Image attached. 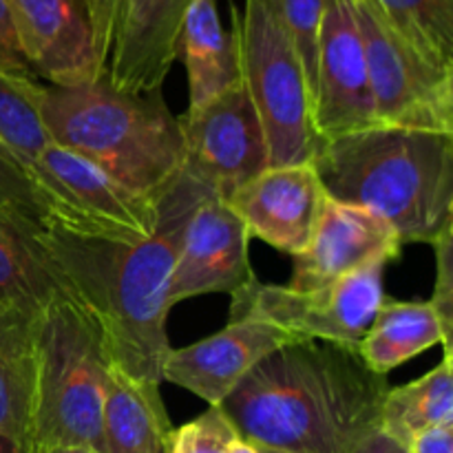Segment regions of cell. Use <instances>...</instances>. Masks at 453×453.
Listing matches in <instances>:
<instances>
[{
    "mask_svg": "<svg viewBox=\"0 0 453 453\" xmlns=\"http://www.w3.org/2000/svg\"><path fill=\"white\" fill-rule=\"evenodd\" d=\"M211 195L181 168L157 197V224L142 242L62 226L35 234L51 273L100 327L111 365L133 379L164 383L173 268L190 217Z\"/></svg>",
    "mask_w": 453,
    "mask_h": 453,
    "instance_id": "1",
    "label": "cell"
},
{
    "mask_svg": "<svg viewBox=\"0 0 453 453\" xmlns=\"http://www.w3.org/2000/svg\"><path fill=\"white\" fill-rule=\"evenodd\" d=\"M388 376L357 348L292 343L265 357L221 403L239 438L290 453H352L379 429Z\"/></svg>",
    "mask_w": 453,
    "mask_h": 453,
    "instance_id": "2",
    "label": "cell"
},
{
    "mask_svg": "<svg viewBox=\"0 0 453 453\" xmlns=\"http://www.w3.org/2000/svg\"><path fill=\"white\" fill-rule=\"evenodd\" d=\"M312 166L327 199L376 215L403 246L453 230V133L374 124L323 140Z\"/></svg>",
    "mask_w": 453,
    "mask_h": 453,
    "instance_id": "3",
    "label": "cell"
},
{
    "mask_svg": "<svg viewBox=\"0 0 453 453\" xmlns=\"http://www.w3.org/2000/svg\"><path fill=\"white\" fill-rule=\"evenodd\" d=\"M40 111L58 146L82 155L135 193L157 199L184 168V137L162 91L124 93L109 78L42 87Z\"/></svg>",
    "mask_w": 453,
    "mask_h": 453,
    "instance_id": "4",
    "label": "cell"
},
{
    "mask_svg": "<svg viewBox=\"0 0 453 453\" xmlns=\"http://www.w3.org/2000/svg\"><path fill=\"white\" fill-rule=\"evenodd\" d=\"M111 361L91 314L58 295L35 319V380L27 451L82 447L104 453L102 410Z\"/></svg>",
    "mask_w": 453,
    "mask_h": 453,
    "instance_id": "5",
    "label": "cell"
},
{
    "mask_svg": "<svg viewBox=\"0 0 453 453\" xmlns=\"http://www.w3.org/2000/svg\"><path fill=\"white\" fill-rule=\"evenodd\" d=\"M239 75L265 133L270 166L310 164L319 140L312 100L279 0L230 3Z\"/></svg>",
    "mask_w": 453,
    "mask_h": 453,
    "instance_id": "6",
    "label": "cell"
},
{
    "mask_svg": "<svg viewBox=\"0 0 453 453\" xmlns=\"http://www.w3.org/2000/svg\"><path fill=\"white\" fill-rule=\"evenodd\" d=\"M389 261H372L365 268L317 290L268 286L259 279L230 296V319H257L286 332L296 343L357 348L370 330L385 296V268Z\"/></svg>",
    "mask_w": 453,
    "mask_h": 453,
    "instance_id": "7",
    "label": "cell"
},
{
    "mask_svg": "<svg viewBox=\"0 0 453 453\" xmlns=\"http://www.w3.org/2000/svg\"><path fill=\"white\" fill-rule=\"evenodd\" d=\"M365 47L376 122L418 131L453 133V71L414 51L367 0H352Z\"/></svg>",
    "mask_w": 453,
    "mask_h": 453,
    "instance_id": "8",
    "label": "cell"
},
{
    "mask_svg": "<svg viewBox=\"0 0 453 453\" xmlns=\"http://www.w3.org/2000/svg\"><path fill=\"white\" fill-rule=\"evenodd\" d=\"M180 124L184 171L224 202L270 168L264 127L242 82L208 104L186 111Z\"/></svg>",
    "mask_w": 453,
    "mask_h": 453,
    "instance_id": "9",
    "label": "cell"
},
{
    "mask_svg": "<svg viewBox=\"0 0 453 453\" xmlns=\"http://www.w3.org/2000/svg\"><path fill=\"white\" fill-rule=\"evenodd\" d=\"M365 47L352 0H326L319 40L312 127L319 140L374 127Z\"/></svg>",
    "mask_w": 453,
    "mask_h": 453,
    "instance_id": "10",
    "label": "cell"
},
{
    "mask_svg": "<svg viewBox=\"0 0 453 453\" xmlns=\"http://www.w3.org/2000/svg\"><path fill=\"white\" fill-rule=\"evenodd\" d=\"M18 47L35 80L82 87L104 78L84 0H4Z\"/></svg>",
    "mask_w": 453,
    "mask_h": 453,
    "instance_id": "11",
    "label": "cell"
},
{
    "mask_svg": "<svg viewBox=\"0 0 453 453\" xmlns=\"http://www.w3.org/2000/svg\"><path fill=\"white\" fill-rule=\"evenodd\" d=\"M250 234L224 199H203L190 217L173 268L168 301L173 305L202 295L233 296L255 281Z\"/></svg>",
    "mask_w": 453,
    "mask_h": 453,
    "instance_id": "12",
    "label": "cell"
},
{
    "mask_svg": "<svg viewBox=\"0 0 453 453\" xmlns=\"http://www.w3.org/2000/svg\"><path fill=\"white\" fill-rule=\"evenodd\" d=\"M326 202L312 162L265 168L226 199L250 239H261L292 257L310 243Z\"/></svg>",
    "mask_w": 453,
    "mask_h": 453,
    "instance_id": "13",
    "label": "cell"
},
{
    "mask_svg": "<svg viewBox=\"0 0 453 453\" xmlns=\"http://www.w3.org/2000/svg\"><path fill=\"white\" fill-rule=\"evenodd\" d=\"M296 343L292 336L257 319H230L224 330L186 348L171 349L162 380L219 407L239 383L277 349Z\"/></svg>",
    "mask_w": 453,
    "mask_h": 453,
    "instance_id": "14",
    "label": "cell"
},
{
    "mask_svg": "<svg viewBox=\"0 0 453 453\" xmlns=\"http://www.w3.org/2000/svg\"><path fill=\"white\" fill-rule=\"evenodd\" d=\"M193 0H119L106 78L118 91H162L180 60V40Z\"/></svg>",
    "mask_w": 453,
    "mask_h": 453,
    "instance_id": "15",
    "label": "cell"
},
{
    "mask_svg": "<svg viewBox=\"0 0 453 453\" xmlns=\"http://www.w3.org/2000/svg\"><path fill=\"white\" fill-rule=\"evenodd\" d=\"M403 250L401 239L372 212L327 199L321 219L303 252L295 257L288 288H326L372 261H394Z\"/></svg>",
    "mask_w": 453,
    "mask_h": 453,
    "instance_id": "16",
    "label": "cell"
},
{
    "mask_svg": "<svg viewBox=\"0 0 453 453\" xmlns=\"http://www.w3.org/2000/svg\"><path fill=\"white\" fill-rule=\"evenodd\" d=\"M42 168L104 237L142 242L155 230L157 199L127 188L82 155L53 142Z\"/></svg>",
    "mask_w": 453,
    "mask_h": 453,
    "instance_id": "17",
    "label": "cell"
},
{
    "mask_svg": "<svg viewBox=\"0 0 453 453\" xmlns=\"http://www.w3.org/2000/svg\"><path fill=\"white\" fill-rule=\"evenodd\" d=\"M42 87L44 84L35 78L0 71V142L12 150L13 157L27 168L31 180L51 199L62 219V228L100 234L84 217V212L75 206L73 199L42 168L44 153L53 144V137L49 135L40 111Z\"/></svg>",
    "mask_w": 453,
    "mask_h": 453,
    "instance_id": "18",
    "label": "cell"
},
{
    "mask_svg": "<svg viewBox=\"0 0 453 453\" xmlns=\"http://www.w3.org/2000/svg\"><path fill=\"white\" fill-rule=\"evenodd\" d=\"M171 432L159 385L111 365L102 410L104 453H164Z\"/></svg>",
    "mask_w": 453,
    "mask_h": 453,
    "instance_id": "19",
    "label": "cell"
},
{
    "mask_svg": "<svg viewBox=\"0 0 453 453\" xmlns=\"http://www.w3.org/2000/svg\"><path fill=\"white\" fill-rule=\"evenodd\" d=\"M180 58L188 75V109H199L242 82L233 31L221 25L217 0H193L181 27Z\"/></svg>",
    "mask_w": 453,
    "mask_h": 453,
    "instance_id": "20",
    "label": "cell"
},
{
    "mask_svg": "<svg viewBox=\"0 0 453 453\" xmlns=\"http://www.w3.org/2000/svg\"><path fill=\"white\" fill-rule=\"evenodd\" d=\"M434 345H442V354H453L441 319L429 301L385 299L370 330L357 345V352L374 374L389 376L396 367L405 365Z\"/></svg>",
    "mask_w": 453,
    "mask_h": 453,
    "instance_id": "21",
    "label": "cell"
},
{
    "mask_svg": "<svg viewBox=\"0 0 453 453\" xmlns=\"http://www.w3.org/2000/svg\"><path fill=\"white\" fill-rule=\"evenodd\" d=\"M35 319L0 303V434L27 442L35 380Z\"/></svg>",
    "mask_w": 453,
    "mask_h": 453,
    "instance_id": "22",
    "label": "cell"
},
{
    "mask_svg": "<svg viewBox=\"0 0 453 453\" xmlns=\"http://www.w3.org/2000/svg\"><path fill=\"white\" fill-rule=\"evenodd\" d=\"M35 234L0 211V303L29 314H40L66 292L49 268Z\"/></svg>",
    "mask_w": 453,
    "mask_h": 453,
    "instance_id": "23",
    "label": "cell"
},
{
    "mask_svg": "<svg viewBox=\"0 0 453 453\" xmlns=\"http://www.w3.org/2000/svg\"><path fill=\"white\" fill-rule=\"evenodd\" d=\"M453 425V354H442L434 370L401 388H389L379 416V432L407 449L416 434Z\"/></svg>",
    "mask_w": 453,
    "mask_h": 453,
    "instance_id": "24",
    "label": "cell"
},
{
    "mask_svg": "<svg viewBox=\"0 0 453 453\" xmlns=\"http://www.w3.org/2000/svg\"><path fill=\"white\" fill-rule=\"evenodd\" d=\"M418 56L453 71V0H367Z\"/></svg>",
    "mask_w": 453,
    "mask_h": 453,
    "instance_id": "25",
    "label": "cell"
},
{
    "mask_svg": "<svg viewBox=\"0 0 453 453\" xmlns=\"http://www.w3.org/2000/svg\"><path fill=\"white\" fill-rule=\"evenodd\" d=\"M0 211L34 233H42L49 226H62L51 199L31 180L27 168L13 157L3 142H0Z\"/></svg>",
    "mask_w": 453,
    "mask_h": 453,
    "instance_id": "26",
    "label": "cell"
},
{
    "mask_svg": "<svg viewBox=\"0 0 453 453\" xmlns=\"http://www.w3.org/2000/svg\"><path fill=\"white\" fill-rule=\"evenodd\" d=\"M281 3L283 20L288 34L296 49L301 66H303L305 82L310 88V100L314 97L317 87V62H319V40H321L323 7L326 0H279Z\"/></svg>",
    "mask_w": 453,
    "mask_h": 453,
    "instance_id": "27",
    "label": "cell"
},
{
    "mask_svg": "<svg viewBox=\"0 0 453 453\" xmlns=\"http://www.w3.org/2000/svg\"><path fill=\"white\" fill-rule=\"evenodd\" d=\"M239 438L221 407H208L202 416L173 427L164 453H228L230 442Z\"/></svg>",
    "mask_w": 453,
    "mask_h": 453,
    "instance_id": "28",
    "label": "cell"
},
{
    "mask_svg": "<svg viewBox=\"0 0 453 453\" xmlns=\"http://www.w3.org/2000/svg\"><path fill=\"white\" fill-rule=\"evenodd\" d=\"M436 252V281H434V295L429 299L432 308L441 319L445 339L451 343L453 334V230L442 234L434 243Z\"/></svg>",
    "mask_w": 453,
    "mask_h": 453,
    "instance_id": "29",
    "label": "cell"
},
{
    "mask_svg": "<svg viewBox=\"0 0 453 453\" xmlns=\"http://www.w3.org/2000/svg\"><path fill=\"white\" fill-rule=\"evenodd\" d=\"M84 4H87L88 20H91L97 60H100V65L106 69L111 53V40H113L115 13H118L119 0H84Z\"/></svg>",
    "mask_w": 453,
    "mask_h": 453,
    "instance_id": "30",
    "label": "cell"
},
{
    "mask_svg": "<svg viewBox=\"0 0 453 453\" xmlns=\"http://www.w3.org/2000/svg\"><path fill=\"white\" fill-rule=\"evenodd\" d=\"M0 71L12 75H25V78H34L27 66L25 58H22L20 47H18L16 31H13L12 16L4 0H0Z\"/></svg>",
    "mask_w": 453,
    "mask_h": 453,
    "instance_id": "31",
    "label": "cell"
},
{
    "mask_svg": "<svg viewBox=\"0 0 453 453\" xmlns=\"http://www.w3.org/2000/svg\"><path fill=\"white\" fill-rule=\"evenodd\" d=\"M407 453H453V425H438L416 434Z\"/></svg>",
    "mask_w": 453,
    "mask_h": 453,
    "instance_id": "32",
    "label": "cell"
},
{
    "mask_svg": "<svg viewBox=\"0 0 453 453\" xmlns=\"http://www.w3.org/2000/svg\"><path fill=\"white\" fill-rule=\"evenodd\" d=\"M352 453H407V449L376 429V432H372Z\"/></svg>",
    "mask_w": 453,
    "mask_h": 453,
    "instance_id": "33",
    "label": "cell"
},
{
    "mask_svg": "<svg viewBox=\"0 0 453 453\" xmlns=\"http://www.w3.org/2000/svg\"><path fill=\"white\" fill-rule=\"evenodd\" d=\"M0 453H27V445L0 434Z\"/></svg>",
    "mask_w": 453,
    "mask_h": 453,
    "instance_id": "34",
    "label": "cell"
},
{
    "mask_svg": "<svg viewBox=\"0 0 453 453\" xmlns=\"http://www.w3.org/2000/svg\"><path fill=\"white\" fill-rule=\"evenodd\" d=\"M228 453H261V451H259V447L255 445V442L243 441V438H234V441L230 442Z\"/></svg>",
    "mask_w": 453,
    "mask_h": 453,
    "instance_id": "35",
    "label": "cell"
},
{
    "mask_svg": "<svg viewBox=\"0 0 453 453\" xmlns=\"http://www.w3.org/2000/svg\"><path fill=\"white\" fill-rule=\"evenodd\" d=\"M27 453H97V451H91V449H82V447H58V449L27 451Z\"/></svg>",
    "mask_w": 453,
    "mask_h": 453,
    "instance_id": "36",
    "label": "cell"
},
{
    "mask_svg": "<svg viewBox=\"0 0 453 453\" xmlns=\"http://www.w3.org/2000/svg\"><path fill=\"white\" fill-rule=\"evenodd\" d=\"M259 447V445H257ZM261 453H290V451H281V449H270V447H259Z\"/></svg>",
    "mask_w": 453,
    "mask_h": 453,
    "instance_id": "37",
    "label": "cell"
}]
</instances>
